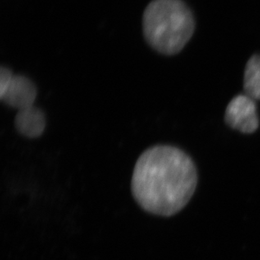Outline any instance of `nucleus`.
<instances>
[{
  "instance_id": "nucleus-1",
  "label": "nucleus",
  "mask_w": 260,
  "mask_h": 260,
  "mask_svg": "<svg viewBox=\"0 0 260 260\" xmlns=\"http://www.w3.org/2000/svg\"><path fill=\"white\" fill-rule=\"evenodd\" d=\"M198 175L191 157L170 145L147 148L136 162L132 191L148 213L171 216L189 203L197 189Z\"/></svg>"
},
{
  "instance_id": "nucleus-2",
  "label": "nucleus",
  "mask_w": 260,
  "mask_h": 260,
  "mask_svg": "<svg viewBox=\"0 0 260 260\" xmlns=\"http://www.w3.org/2000/svg\"><path fill=\"white\" fill-rule=\"evenodd\" d=\"M194 16L182 0H152L143 13L145 39L161 54L181 52L194 34Z\"/></svg>"
},
{
  "instance_id": "nucleus-3",
  "label": "nucleus",
  "mask_w": 260,
  "mask_h": 260,
  "mask_svg": "<svg viewBox=\"0 0 260 260\" xmlns=\"http://www.w3.org/2000/svg\"><path fill=\"white\" fill-rule=\"evenodd\" d=\"M225 120L230 127L240 133H254L259 125L255 101L246 93L236 96L226 107Z\"/></svg>"
},
{
  "instance_id": "nucleus-4",
  "label": "nucleus",
  "mask_w": 260,
  "mask_h": 260,
  "mask_svg": "<svg viewBox=\"0 0 260 260\" xmlns=\"http://www.w3.org/2000/svg\"><path fill=\"white\" fill-rule=\"evenodd\" d=\"M37 96V87L30 79L23 75H14L0 99L6 106L20 111L34 106Z\"/></svg>"
},
{
  "instance_id": "nucleus-5",
  "label": "nucleus",
  "mask_w": 260,
  "mask_h": 260,
  "mask_svg": "<svg viewBox=\"0 0 260 260\" xmlns=\"http://www.w3.org/2000/svg\"><path fill=\"white\" fill-rule=\"evenodd\" d=\"M15 125L18 133L25 138H37L44 133L47 121L43 111L36 106H31L18 111Z\"/></svg>"
},
{
  "instance_id": "nucleus-6",
  "label": "nucleus",
  "mask_w": 260,
  "mask_h": 260,
  "mask_svg": "<svg viewBox=\"0 0 260 260\" xmlns=\"http://www.w3.org/2000/svg\"><path fill=\"white\" fill-rule=\"evenodd\" d=\"M243 86L247 95L260 100V55H253L246 65Z\"/></svg>"
},
{
  "instance_id": "nucleus-7",
  "label": "nucleus",
  "mask_w": 260,
  "mask_h": 260,
  "mask_svg": "<svg viewBox=\"0 0 260 260\" xmlns=\"http://www.w3.org/2000/svg\"><path fill=\"white\" fill-rule=\"evenodd\" d=\"M15 74L10 71V69L5 67H1L0 69V96L5 93L8 87L10 85V82L12 80Z\"/></svg>"
}]
</instances>
